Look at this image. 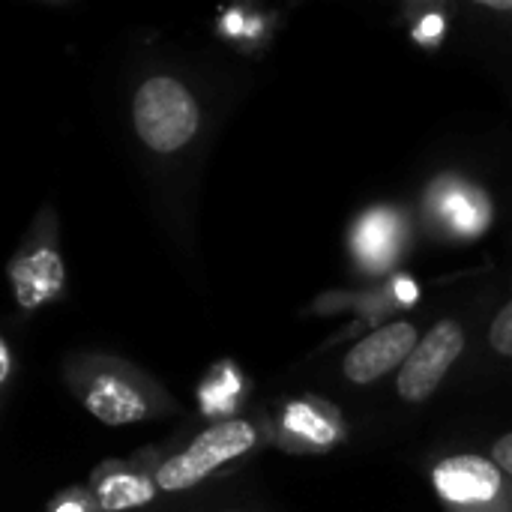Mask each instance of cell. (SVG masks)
Returning <instances> with one entry per match:
<instances>
[{
    "label": "cell",
    "instance_id": "6da1fadb",
    "mask_svg": "<svg viewBox=\"0 0 512 512\" xmlns=\"http://www.w3.org/2000/svg\"><path fill=\"white\" fill-rule=\"evenodd\" d=\"M132 111L141 141L159 153L180 150L198 129L195 99L180 81L168 75H156L144 81L135 93Z\"/></svg>",
    "mask_w": 512,
    "mask_h": 512
},
{
    "label": "cell",
    "instance_id": "7a4b0ae2",
    "mask_svg": "<svg viewBox=\"0 0 512 512\" xmlns=\"http://www.w3.org/2000/svg\"><path fill=\"white\" fill-rule=\"evenodd\" d=\"M255 447V432L249 423H222L207 429L201 438L192 441L189 450H183L180 456H174L171 462H165L159 468V486L165 492H180L189 489L195 483H201L210 471H216L219 465L243 456L246 450Z\"/></svg>",
    "mask_w": 512,
    "mask_h": 512
},
{
    "label": "cell",
    "instance_id": "3957f363",
    "mask_svg": "<svg viewBox=\"0 0 512 512\" xmlns=\"http://www.w3.org/2000/svg\"><path fill=\"white\" fill-rule=\"evenodd\" d=\"M462 348H465V333L456 321L435 324L432 333L420 339V345L402 366V375H399L402 399H408V402L429 399L438 390V384L444 381V375L450 372V366L459 360Z\"/></svg>",
    "mask_w": 512,
    "mask_h": 512
},
{
    "label": "cell",
    "instance_id": "277c9868",
    "mask_svg": "<svg viewBox=\"0 0 512 512\" xmlns=\"http://www.w3.org/2000/svg\"><path fill=\"white\" fill-rule=\"evenodd\" d=\"M417 345L420 342L414 324H390L384 330H375L351 348V354L345 357V375L354 384H372L396 366H405Z\"/></svg>",
    "mask_w": 512,
    "mask_h": 512
},
{
    "label": "cell",
    "instance_id": "5b68a950",
    "mask_svg": "<svg viewBox=\"0 0 512 512\" xmlns=\"http://www.w3.org/2000/svg\"><path fill=\"white\" fill-rule=\"evenodd\" d=\"M429 207H432V216L450 234L465 237V240L486 234V228L492 225V204L486 192L456 177H447L432 189Z\"/></svg>",
    "mask_w": 512,
    "mask_h": 512
},
{
    "label": "cell",
    "instance_id": "8992f818",
    "mask_svg": "<svg viewBox=\"0 0 512 512\" xmlns=\"http://www.w3.org/2000/svg\"><path fill=\"white\" fill-rule=\"evenodd\" d=\"M435 489L444 501L459 507L489 504L501 492V474L492 462L480 456H453L444 459L435 474Z\"/></svg>",
    "mask_w": 512,
    "mask_h": 512
},
{
    "label": "cell",
    "instance_id": "52a82bcc",
    "mask_svg": "<svg viewBox=\"0 0 512 512\" xmlns=\"http://www.w3.org/2000/svg\"><path fill=\"white\" fill-rule=\"evenodd\" d=\"M405 246V222L393 210H372L357 222L354 252L369 270H387Z\"/></svg>",
    "mask_w": 512,
    "mask_h": 512
},
{
    "label": "cell",
    "instance_id": "ba28073f",
    "mask_svg": "<svg viewBox=\"0 0 512 512\" xmlns=\"http://www.w3.org/2000/svg\"><path fill=\"white\" fill-rule=\"evenodd\" d=\"M63 282V264L54 252L42 249L36 255H30L27 261H21L15 267V288H18V303L24 309L39 306L45 297H51Z\"/></svg>",
    "mask_w": 512,
    "mask_h": 512
},
{
    "label": "cell",
    "instance_id": "9c48e42d",
    "mask_svg": "<svg viewBox=\"0 0 512 512\" xmlns=\"http://www.w3.org/2000/svg\"><path fill=\"white\" fill-rule=\"evenodd\" d=\"M87 405H90V411H93L99 420H105V423H111V426H117V423H132V420L144 417V402H141V396H138L132 387H126L123 381H108V378L99 381V384L93 387Z\"/></svg>",
    "mask_w": 512,
    "mask_h": 512
},
{
    "label": "cell",
    "instance_id": "30bf717a",
    "mask_svg": "<svg viewBox=\"0 0 512 512\" xmlns=\"http://www.w3.org/2000/svg\"><path fill=\"white\" fill-rule=\"evenodd\" d=\"M99 507L102 510H129V507H141L153 498V483L150 480H141V477H129V474H120V477H108L99 483Z\"/></svg>",
    "mask_w": 512,
    "mask_h": 512
},
{
    "label": "cell",
    "instance_id": "8fae6325",
    "mask_svg": "<svg viewBox=\"0 0 512 512\" xmlns=\"http://www.w3.org/2000/svg\"><path fill=\"white\" fill-rule=\"evenodd\" d=\"M288 423H291V429L294 432H300V435H312L315 441H330L333 438V432H330V426L327 423H321L306 405H294L291 408V414H288Z\"/></svg>",
    "mask_w": 512,
    "mask_h": 512
},
{
    "label": "cell",
    "instance_id": "7c38bea8",
    "mask_svg": "<svg viewBox=\"0 0 512 512\" xmlns=\"http://www.w3.org/2000/svg\"><path fill=\"white\" fill-rule=\"evenodd\" d=\"M492 345H495V351L498 354H504V357H512V300L498 312V318H495V324H492Z\"/></svg>",
    "mask_w": 512,
    "mask_h": 512
},
{
    "label": "cell",
    "instance_id": "4fadbf2b",
    "mask_svg": "<svg viewBox=\"0 0 512 512\" xmlns=\"http://www.w3.org/2000/svg\"><path fill=\"white\" fill-rule=\"evenodd\" d=\"M492 456H495V462L512 477V432L510 435H504V438L495 444V453H492Z\"/></svg>",
    "mask_w": 512,
    "mask_h": 512
},
{
    "label": "cell",
    "instance_id": "5bb4252c",
    "mask_svg": "<svg viewBox=\"0 0 512 512\" xmlns=\"http://www.w3.org/2000/svg\"><path fill=\"white\" fill-rule=\"evenodd\" d=\"M54 512H96V510L90 507V501H87L84 495H75V498L63 501V504H60Z\"/></svg>",
    "mask_w": 512,
    "mask_h": 512
}]
</instances>
